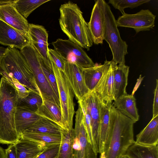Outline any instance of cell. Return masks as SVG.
<instances>
[{"label":"cell","mask_w":158,"mask_h":158,"mask_svg":"<svg viewBox=\"0 0 158 158\" xmlns=\"http://www.w3.org/2000/svg\"><path fill=\"white\" fill-rule=\"evenodd\" d=\"M73 128L69 131L63 129L59 151L55 158H74L73 147Z\"/></svg>","instance_id":"83f0119b"},{"label":"cell","mask_w":158,"mask_h":158,"mask_svg":"<svg viewBox=\"0 0 158 158\" xmlns=\"http://www.w3.org/2000/svg\"><path fill=\"white\" fill-rule=\"evenodd\" d=\"M6 50L7 48H5L2 46H0V63L2 57L6 52ZM0 75L2 76V73L1 72L0 69Z\"/></svg>","instance_id":"b9f144b4"},{"label":"cell","mask_w":158,"mask_h":158,"mask_svg":"<svg viewBox=\"0 0 158 158\" xmlns=\"http://www.w3.org/2000/svg\"><path fill=\"white\" fill-rule=\"evenodd\" d=\"M82 110L83 114L84 124L87 134V139L94 151V144L91 131L90 117L86 111L83 109Z\"/></svg>","instance_id":"d590c367"},{"label":"cell","mask_w":158,"mask_h":158,"mask_svg":"<svg viewBox=\"0 0 158 158\" xmlns=\"http://www.w3.org/2000/svg\"><path fill=\"white\" fill-rule=\"evenodd\" d=\"M0 19L30 37L29 23L13 5L0 6Z\"/></svg>","instance_id":"2e32d148"},{"label":"cell","mask_w":158,"mask_h":158,"mask_svg":"<svg viewBox=\"0 0 158 158\" xmlns=\"http://www.w3.org/2000/svg\"><path fill=\"white\" fill-rule=\"evenodd\" d=\"M5 150L0 146V158H5Z\"/></svg>","instance_id":"7bdbcfd3"},{"label":"cell","mask_w":158,"mask_h":158,"mask_svg":"<svg viewBox=\"0 0 158 158\" xmlns=\"http://www.w3.org/2000/svg\"><path fill=\"white\" fill-rule=\"evenodd\" d=\"M99 98L100 125L99 153H101L104 152L109 131L110 111L112 103L106 102L99 97Z\"/></svg>","instance_id":"ac0fdd59"},{"label":"cell","mask_w":158,"mask_h":158,"mask_svg":"<svg viewBox=\"0 0 158 158\" xmlns=\"http://www.w3.org/2000/svg\"><path fill=\"white\" fill-rule=\"evenodd\" d=\"M111 61L110 66L103 73L93 90L103 101L110 102L114 100V61Z\"/></svg>","instance_id":"e0dca14e"},{"label":"cell","mask_w":158,"mask_h":158,"mask_svg":"<svg viewBox=\"0 0 158 158\" xmlns=\"http://www.w3.org/2000/svg\"><path fill=\"white\" fill-rule=\"evenodd\" d=\"M40 118L35 112L17 106L15 120L16 129L19 138H21V135L27 128Z\"/></svg>","instance_id":"7402d4cb"},{"label":"cell","mask_w":158,"mask_h":158,"mask_svg":"<svg viewBox=\"0 0 158 158\" xmlns=\"http://www.w3.org/2000/svg\"><path fill=\"white\" fill-rule=\"evenodd\" d=\"M43 102V99L41 95L30 91L27 96L18 100L17 106L36 112Z\"/></svg>","instance_id":"4dcf8cb0"},{"label":"cell","mask_w":158,"mask_h":158,"mask_svg":"<svg viewBox=\"0 0 158 158\" xmlns=\"http://www.w3.org/2000/svg\"><path fill=\"white\" fill-rule=\"evenodd\" d=\"M150 1V0H109L108 3L111 4L123 14L125 13L124 9L126 8L132 9L137 7Z\"/></svg>","instance_id":"1f68e13d"},{"label":"cell","mask_w":158,"mask_h":158,"mask_svg":"<svg viewBox=\"0 0 158 158\" xmlns=\"http://www.w3.org/2000/svg\"><path fill=\"white\" fill-rule=\"evenodd\" d=\"M136 99L134 95L126 94L114 101L113 106L135 123L139 119Z\"/></svg>","instance_id":"ffe728a7"},{"label":"cell","mask_w":158,"mask_h":158,"mask_svg":"<svg viewBox=\"0 0 158 158\" xmlns=\"http://www.w3.org/2000/svg\"><path fill=\"white\" fill-rule=\"evenodd\" d=\"M51 60L57 84L64 128L69 131L73 128V119L75 113L74 94L64 72Z\"/></svg>","instance_id":"8992f818"},{"label":"cell","mask_w":158,"mask_h":158,"mask_svg":"<svg viewBox=\"0 0 158 158\" xmlns=\"http://www.w3.org/2000/svg\"><path fill=\"white\" fill-rule=\"evenodd\" d=\"M143 77H142L141 75H140L139 78L137 79V82L135 85L132 91V93L131 94L132 95H134V94L135 92L137 90L139 86L140 85L141 82L143 80Z\"/></svg>","instance_id":"ab89813d"},{"label":"cell","mask_w":158,"mask_h":158,"mask_svg":"<svg viewBox=\"0 0 158 158\" xmlns=\"http://www.w3.org/2000/svg\"><path fill=\"white\" fill-rule=\"evenodd\" d=\"M54 49L66 61L76 63L82 68L95 65L82 48L70 40L58 39L52 43Z\"/></svg>","instance_id":"9c48e42d"},{"label":"cell","mask_w":158,"mask_h":158,"mask_svg":"<svg viewBox=\"0 0 158 158\" xmlns=\"http://www.w3.org/2000/svg\"><path fill=\"white\" fill-rule=\"evenodd\" d=\"M82 109L86 111L90 117L91 126L94 151L99 153V98L94 91H90L78 100Z\"/></svg>","instance_id":"30bf717a"},{"label":"cell","mask_w":158,"mask_h":158,"mask_svg":"<svg viewBox=\"0 0 158 158\" xmlns=\"http://www.w3.org/2000/svg\"><path fill=\"white\" fill-rule=\"evenodd\" d=\"M48 54L50 60L59 69L64 72L66 61L54 49L49 48Z\"/></svg>","instance_id":"e575fe53"},{"label":"cell","mask_w":158,"mask_h":158,"mask_svg":"<svg viewBox=\"0 0 158 158\" xmlns=\"http://www.w3.org/2000/svg\"><path fill=\"white\" fill-rule=\"evenodd\" d=\"M100 154V158H106L104 152H103Z\"/></svg>","instance_id":"ee69618b"},{"label":"cell","mask_w":158,"mask_h":158,"mask_svg":"<svg viewBox=\"0 0 158 158\" xmlns=\"http://www.w3.org/2000/svg\"><path fill=\"white\" fill-rule=\"evenodd\" d=\"M10 83L13 84L17 89L18 95V100L27 96L30 91L17 80L13 77L5 78Z\"/></svg>","instance_id":"836d02e7"},{"label":"cell","mask_w":158,"mask_h":158,"mask_svg":"<svg viewBox=\"0 0 158 158\" xmlns=\"http://www.w3.org/2000/svg\"><path fill=\"white\" fill-rule=\"evenodd\" d=\"M73 147L74 158H97V155L87 139L84 127L83 114L80 106L76 112L73 129Z\"/></svg>","instance_id":"ba28073f"},{"label":"cell","mask_w":158,"mask_h":158,"mask_svg":"<svg viewBox=\"0 0 158 158\" xmlns=\"http://www.w3.org/2000/svg\"><path fill=\"white\" fill-rule=\"evenodd\" d=\"M156 17L148 9L141 10L134 14L124 13L118 17L116 23L118 27L131 28L138 33L153 28Z\"/></svg>","instance_id":"8fae6325"},{"label":"cell","mask_w":158,"mask_h":158,"mask_svg":"<svg viewBox=\"0 0 158 158\" xmlns=\"http://www.w3.org/2000/svg\"><path fill=\"white\" fill-rule=\"evenodd\" d=\"M31 43L30 37L0 19V44L21 50Z\"/></svg>","instance_id":"7c38bea8"},{"label":"cell","mask_w":158,"mask_h":158,"mask_svg":"<svg viewBox=\"0 0 158 158\" xmlns=\"http://www.w3.org/2000/svg\"><path fill=\"white\" fill-rule=\"evenodd\" d=\"M117 64L114 61V101L127 94L126 87L129 69V67L125 64Z\"/></svg>","instance_id":"44dd1931"},{"label":"cell","mask_w":158,"mask_h":158,"mask_svg":"<svg viewBox=\"0 0 158 158\" xmlns=\"http://www.w3.org/2000/svg\"><path fill=\"white\" fill-rule=\"evenodd\" d=\"M63 129L60 127L53 122L41 117L39 120L30 126L24 132L61 135Z\"/></svg>","instance_id":"4316f807"},{"label":"cell","mask_w":158,"mask_h":158,"mask_svg":"<svg viewBox=\"0 0 158 158\" xmlns=\"http://www.w3.org/2000/svg\"><path fill=\"white\" fill-rule=\"evenodd\" d=\"M123 158H126V157H124Z\"/></svg>","instance_id":"f6af8a7d"},{"label":"cell","mask_w":158,"mask_h":158,"mask_svg":"<svg viewBox=\"0 0 158 158\" xmlns=\"http://www.w3.org/2000/svg\"><path fill=\"white\" fill-rule=\"evenodd\" d=\"M5 151V158H17L15 144H10Z\"/></svg>","instance_id":"f35d334b"},{"label":"cell","mask_w":158,"mask_h":158,"mask_svg":"<svg viewBox=\"0 0 158 158\" xmlns=\"http://www.w3.org/2000/svg\"><path fill=\"white\" fill-rule=\"evenodd\" d=\"M42 99L43 104L36 113L41 117L55 123L64 129L60 106L52 100Z\"/></svg>","instance_id":"cb8c5ba5"},{"label":"cell","mask_w":158,"mask_h":158,"mask_svg":"<svg viewBox=\"0 0 158 158\" xmlns=\"http://www.w3.org/2000/svg\"><path fill=\"white\" fill-rule=\"evenodd\" d=\"M124 157L127 158H158L157 145H145L135 142L125 152Z\"/></svg>","instance_id":"484cf974"},{"label":"cell","mask_w":158,"mask_h":158,"mask_svg":"<svg viewBox=\"0 0 158 158\" xmlns=\"http://www.w3.org/2000/svg\"><path fill=\"white\" fill-rule=\"evenodd\" d=\"M44 143L47 145L60 144L61 135H55L34 132H24L21 138Z\"/></svg>","instance_id":"f1b7e54d"},{"label":"cell","mask_w":158,"mask_h":158,"mask_svg":"<svg viewBox=\"0 0 158 158\" xmlns=\"http://www.w3.org/2000/svg\"><path fill=\"white\" fill-rule=\"evenodd\" d=\"M38 55L43 73L52 88L56 94L57 96L59 98L56 80L53 70L47 65L44 62L43 58L38 53Z\"/></svg>","instance_id":"d6a6232c"},{"label":"cell","mask_w":158,"mask_h":158,"mask_svg":"<svg viewBox=\"0 0 158 158\" xmlns=\"http://www.w3.org/2000/svg\"><path fill=\"white\" fill-rule=\"evenodd\" d=\"M82 69L76 63L66 61L64 72L78 100L90 91L85 84Z\"/></svg>","instance_id":"5bb4252c"},{"label":"cell","mask_w":158,"mask_h":158,"mask_svg":"<svg viewBox=\"0 0 158 158\" xmlns=\"http://www.w3.org/2000/svg\"><path fill=\"white\" fill-rule=\"evenodd\" d=\"M104 17V40L108 44L113 55V60L118 64H125V56L128 53V45L120 36L116 20L108 4L103 0Z\"/></svg>","instance_id":"5b68a950"},{"label":"cell","mask_w":158,"mask_h":158,"mask_svg":"<svg viewBox=\"0 0 158 158\" xmlns=\"http://www.w3.org/2000/svg\"><path fill=\"white\" fill-rule=\"evenodd\" d=\"M16 89L3 77L0 82V143L16 144L20 139L16 129L15 117L18 104Z\"/></svg>","instance_id":"7a4b0ae2"},{"label":"cell","mask_w":158,"mask_h":158,"mask_svg":"<svg viewBox=\"0 0 158 158\" xmlns=\"http://www.w3.org/2000/svg\"><path fill=\"white\" fill-rule=\"evenodd\" d=\"M29 34L31 44L38 54L47 65L52 69L48 54V34L46 29L42 26L29 23Z\"/></svg>","instance_id":"4fadbf2b"},{"label":"cell","mask_w":158,"mask_h":158,"mask_svg":"<svg viewBox=\"0 0 158 158\" xmlns=\"http://www.w3.org/2000/svg\"><path fill=\"white\" fill-rule=\"evenodd\" d=\"M50 0H15L13 6L26 19L37 8Z\"/></svg>","instance_id":"f546056e"},{"label":"cell","mask_w":158,"mask_h":158,"mask_svg":"<svg viewBox=\"0 0 158 158\" xmlns=\"http://www.w3.org/2000/svg\"><path fill=\"white\" fill-rule=\"evenodd\" d=\"M59 10V23L63 32L72 41L89 50L93 42L80 8L69 1L61 5Z\"/></svg>","instance_id":"3957f363"},{"label":"cell","mask_w":158,"mask_h":158,"mask_svg":"<svg viewBox=\"0 0 158 158\" xmlns=\"http://www.w3.org/2000/svg\"><path fill=\"white\" fill-rule=\"evenodd\" d=\"M135 142L145 145H157L158 143V115L152 118L136 136Z\"/></svg>","instance_id":"d4e9b609"},{"label":"cell","mask_w":158,"mask_h":158,"mask_svg":"<svg viewBox=\"0 0 158 158\" xmlns=\"http://www.w3.org/2000/svg\"><path fill=\"white\" fill-rule=\"evenodd\" d=\"M15 1V0H0V6H5L8 5H13Z\"/></svg>","instance_id":"60d3db41"},{"label":"cell","mask_w":158,"mask_h":158,"mask_svg":"<svg viewBox=\"0 0 158 158\" xmlns=\"http://www.w3.org/2000/svg\"><path fill=\"white\" fill-rule=\"evenodd\" d=\"M158 115V80L156 79V85L154 91L152 107V118Z\"/></svg>","instance_id":"74e56055"},{"label":"cell","mask_w":158,"mask_h":158,"mask_svg":"<svg viewBox=\"0 0 158 158\" xmlns=\"http://www.w3.org/2000/svg\"><path fill=\"white\" fill-rule=\"evenodd\" d=\"M15 145L17 158H35L48 146L22 138Z\"/></svg>","instance_id":"d6986e66"},{"label":"cell","mask_w":158,"mask_h":158,"mask_svg":"<svg viewBox=\"0 0 158 158\" xmlns=\"http://www.w3.org/2000/svg\"><path fill=\"white\" fill-rule=\"evenodd\" d=\"M20 51L32 72L42 98L52 100L60 106L59 98L43 73L36 50L31 43L20 50Z\"/></svg>","instance_id":"52a82bcc"},{"label":"cell","mask_w":158,"mask_h":158,"mask_svg":"<svg viewBox=\"0 0 158 158\" xmlns=\"http://www.w3.org/2000/svg\"><path fill=\"white\" fill-rule=\"evenodd\" d=\"M60 144L48 146L46 149L35 158H55L58 153Z\"/></svg>","instance_id":"8d00e7d4"},{"label":"cell","mask_w":158,"mask_h":158,"mask_svg":"<svg viewBox=\"0 0 158 158\" xmlns=\"http://www.w3.org/2000/svg\"><path fill=\"white\" fill-rule=\"evenodd\" d=\"M103 0L95 1L89 22V28L93 42L96 44H102L104 40V17Z\"/></svg>","instance_id":"9a60e30c"},{"label":"cell","mask_w":158,"mask_h":158,"mask_svg":"<svg viewBox=\"0 0 158 158\" xmlns=\"http://www.w3.org/2000/svg\"><path fill=\"white\" fill-rule=\"evenodd\" d=\"M0 69L3 77H13L30 91L41 96L32 72L18 49L7 48L0 63Z\"/></svg>","instance_id":"277c9868"},{"label":"cell","mask_w":158,"mask_h":158,"mask_svg":"<svg viewBox=\"0 0 158 158\" xmlns=\"http://www.w3.org/2000/svg\"><path fill=\"white\" fill-rule=\"evenodd\" d=\"M130 119L113 105L110 111L109 131L104 152L106 158H123L128 148L135 142L133 125Z\"/></svg>","instance_id":"6da1fadb"},{"label":"cell","mask_w":158,"mask_h":158,"mask_svg":"<svg viewBox=\"0 0 158 158\" xmlns=\"http://www.w3.org/2000/svg\"><path fill=\"white\" fill-rule=\"evenodd\" d=\"M111 61L106 60L104 64L94 67L82 68V72L86 85L89 91H92L106 71L109 67Z\"/></svg>","instance_id":"603a6c76"}]
</instances>
